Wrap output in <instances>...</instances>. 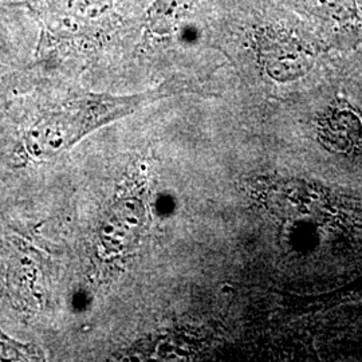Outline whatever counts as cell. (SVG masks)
I'll list each match as a JSON object with an SVG mask.
<instances>
[{
	"instance_id": "8",
	"label": "cell",
	"mask_w": 362,
	"mask_h": 362,
	"mask_svg": "<svg viewBox=\"0 0 362 362\" xmlns=\"http://www.w3.org/2000/svg\"><path fill=\"white\" fill-rule=\"evenodd\" d=\"M1 3H15V1H25V0H0Z\"/></svg>"
},
{
	"instance_id": "4",
	"label": "cell",
	"mask_w": 362,
	"mask_h": 362,
	"mask_svg": "<svg viewBox=\"0 0 362 362\" xmlns=\"http://www.w3.org/2000/svg\"><path fill=\"white\" fill-rule=\"evenodd\" d=\"M313 28L321 40L360 35L362 0H276Z\"/></svg>"
},
{
	"instance_id": "5",
	"label": "cell",
	"mask_w": 362,
	"mask_h": 362,
	"mask_svg": "<svg viewBox=\"0 0 362 362\" xmlns=\"http://www.w3.org/2000/svg\"><path fill=\"white\" fill-rule=\"evenodd\" d=\"M38 27L19 3L0 1V66L18 65L34 59Z\"/></svg>"
},
{
	"instance_id": "1",
	"label": "cell",
	"mask_w": 362,
	"mask_h": 362,
	"mask_svg": "<svg viewBox=\"0 0 362 362\" xmlns=\"http://www.w3.org/2000/svg\"><path fill=\"white\" fill-rule=\"evenodd\" d=\"M38 27L34 67L82 74L132 57L152 0H25Z\"/></svg>"
},
{
	"instance_id": "7",
	"label": "cell",
	"mask_w": 362,
	"mask_h": 362,
	"mask_svg": "<svg viewBox=\"0 0 362 362\" xmlns=\"http://www.w3.org/2000/svg\"><path fill=\"white\" fill-rule=\"evenodd\" d=\"M43 353L30 344H22L0 330V361H40Z\"/></svg>"
},
{
	"instance_id": "2",
	"label": "cell",
	"mask_w": 362,
	"mask_h": 362,
	"mask_svg": "<svg viewBox=\"0 0 362 362\" xmlns=\"http://www.w3.org/2000/svg\"><path fill=\"white\" fill-rule=\"evenodd\" d=\"M202 81L192 76H173L158 86L132 94L91 91L78 86L38 93L25 105L22 141L28 155L52 158L61 155L93 132L146 106L184 95H209Z\"/></svg>"
},
{
	"instance_id": "3",
	"label": "cell",
	"mask_w": 362,
	"mask_h": 362,
	"mask_svg": "<svg viewBox=\"0 0 362 362\" xmlns=\"http://www.w3.org/2000/svg\"><path fill=\"white\" fill-rule=\"evenodd\" d=\"M219 3L220 0H152L132 57L153 59L169 54L192 35V28L206 40L208 22Z\"/></svg>"
},
{
	"instance_id": "6",
	"label": "cell",
	"mask_w": 362,
	"mask_h": 362,
	"mask_svg": "<svg viewBox=\"0 0 362 362\" xmlns=\"http://www.w3.org/2000/svg\"><path fill=\"white\" fill-rule=\"evenodd\" d=\"M143 218L141 206L134 200L118 202L105 216L98 238L106 252H119L132 245Z\"/></svg>"
}]
</instances>
